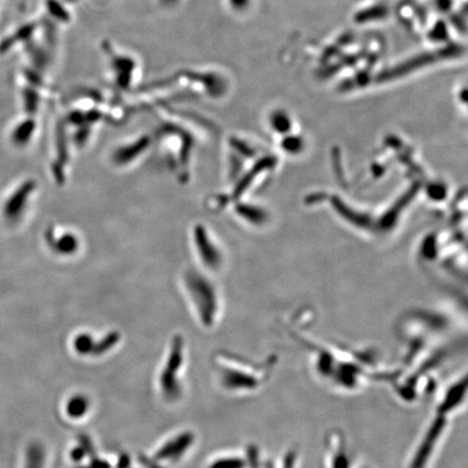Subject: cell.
Returning a JSON list of instances; mask_svg holds the SVG:
<instances>
[{"mask_svg":"<svg viewBox=\"0 0 468 468\" xmlns=\"http://www.w3.org/2000/svg\"><path fill=\"white\" fill-rule=\"evenodd\" d=\"M450 417L435 412L410 458L409 468H427L446 434Z\"/></svg>","mask_w":468,"mask_h":468,"instance_id":"obj_1","label":"cell"},{"mask_svg":"<svg viewBox=\"0 0 468 468\" xmlns=\"http://www.w3.org/2000/svg\"><path fill=\"white\" fill-rule=\"evenodd\" d=\"M271 369L272 362H269L266 367H249L245 365L244 367H234L224 371L222 383L229 390L251 392L258 390L268 380Z\"/></svg>","mask_w":468,"mask_h":468,"instance_id":"obj_2","label":"cell"},{"mask_svg":"<svg viewBox=\"0 0 468 468\" xmlns=\"http://www.w3.org/2000/svg\"><path fill=\"white\" fill-rule=\"evenodd\" d=\"M326 462L328 468H353V461L345 435L340 431H331L326 438Z\"/></svg>","mask_w":468,"mask_h":468,"instance_id":"obj_3","label":"cell"},{"mask_svg":"<svg viewBox=\"0 0 468 468\" xmlns=\"http://www.w3.org/2000/svg\"><path fill=\"white\" fill-rule=\"evenodd\" d=\"M466 394H467V380L466 375H463L444 388L440 399L437 402L435 412L446 417H451L454 412L458 411L463 406Z\"/></svg>","mask_w":468,"mask_h":468,"instance_id":"obj_4","label":"cell"},{"mask_svg":"<svg viewBox=\"0 0 468 468\" xmlns=\"http://www.w3.org/2000/svg\"><path fill=\"white\" fill-rule=\"evenodd\" d=\"M247 461L245 458H239V456H228V458H220L219 461L216 462L212 468H246Z\"/></svg>","mask_w":468,"mask_h":468,"instance_id":"obj_5","label":"cell"},{"mask_svg":"<svg viewBox=\"0 0 468 468\" xmlns=\"http://www.w3.org/2000/svg\"><path fill=\"white\" fill-rule=\"evenodd\" d=\"M297 460H299V456H297V451L296 450H287L284 454L283 458H281L280 463L274 465V468H296L297 465Z\"/></svg>","mask_w":468,"mask_h":468,"instance_id":"obj_6","label":"cell"},{"mask_svg":"<svg viewBox=\"0 0 468 468\" xmlns=\"http://www.w3.org/2000/svg\"><path fill=\"white\" fill-rule=\"evenodd\" d=\"M86 402L82 398H73L71 402H69V406H67V409H69V414L72 417H76V415H82L85 411H86Z\"/></svg>","mask_w":468,"mask_h":468,"instance_id":"obj_7","label":"cell"},{"mask_svg":"<svg viewBox=\"0 0 468 468\" xmlns=\"http://www.w3.org/2000/svg\"><path fill=\"white\" fill-rule=\"evenodd\" d=\"M356 468H370L369 466H365V465H361V466H358V467Z\"/></svg>","mask_w":468,"mask_h":468,"instance_id":"obj_8","label":"cell"},{"mask_svg":"<svg viewBox=\"0 0 468 468\" xmlns=\"http://www.w3.org/2000/svg\"><path fill=\"white\" fill-rule=\"evenodd\" d=\"M265 468H274V464H272V463H269L268 467H265Z\"/></svg>","mask_w":468,"mask_h":468,"instance_id":"obj_9","label":"cell"}]
</instances>
